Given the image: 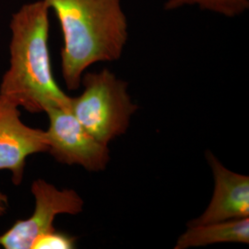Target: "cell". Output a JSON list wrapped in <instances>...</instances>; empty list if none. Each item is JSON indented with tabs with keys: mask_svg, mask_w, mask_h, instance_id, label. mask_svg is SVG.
<instances>
[{
	"mask_svg": "<svg viewBox=\"0 0 249 249\" xmlns=\"http://www.w3.org/2000/svg\"><path fill=\"white\" fill-rule=\"evenodd\" d=\"M49 13L45 0L21 6L10 20L9 67L0 95L32 114L51 107L71 108V99L54 80L49 51Z\"/></svg>",
	"mask_w": 249,
	"mask_h": 249,
	"instance_id": "obj_1",
	"label": "cell"
},
{
	"mask_svg": "<svg viewBox=\"0 0 249 249\" xmlns=\"http://www.w3.org/2000/svg\"><path fill=\"white\" fill-rule=\"evenodd\" d=\"M45 1L61 28V70L68 89L80 88L91 65L121 57L128 39L122 0Z\"/></svg>",
	"mask_w": 249,
	"mask_h": 249,
	"instance_id": "obj_2",
	"label": "cell"
},
{
	"mask_svg": "<svg viewBox=\"0 0 249 249\" xmlns=\"http://www.w3.org/2000/svg\"><path fill=\"white\" fill-rule=\"evenodd\" d=\"M81 83L84 89L80 96L71 99V111L86 130L108 145L125 133L137 111L128 84L107 69L83 74Z\"/></svg>",
	"mask_w": 249,
	"mask_h": 249,
	"instance_id": "obj_3",
	"label": "cell"
},
{
	"mask_svg": "<svg viewBox=\"0 0 249 249\" xmlns=\"http://www.w3.org/2000/svg\"><path fill=\"white\" fill-rule=\"evenodd\" d=\"M36 206L28 219L19 220L0 235L5 249H32L36 239L55 230L53 222L60 214L76 215L82 212L84 201L73 189H58L44 179H36L31 187Z\"/></svg>",
	"mask_w": 249,
	"mask_h": 249,
	"instance_id": "obj_4",
	"label": "cell"
},
{
	"mask_svg": "<svg viewBox=\"0 0 249 249\" xmlns=\"http://www.w3.org/2000/svg\"><path fill=\"white\" fill-rule=\"evenodd\" d=\"M48 152L63 164L80 165L89 172L106 169L110 160L106 144L100 142L74 116L71 108L51 107L45 111Z\"/></svg>",
	"mask_w": 249,
	"mask_h": 249,
	"instance_id": "obj_5",
	"label": "cell"
},
{
	"mask_svg": "<svg viewBox=\"0 0 249 249\" xmlns=\"http://www.w3.org/2000/svg\"><path fill=\"white\" fill-rule=\"evenodd\" d=\"M19 107L0 95V170H8L12 183L19 186L24 178L28 157L48 151L45 130L24 124Z\"/></svg>",
	"mask_w": 249,
	"mask_h": 249,
	"instance_id": "obj_6",
	"label": "cell"
},
{
	"mask_svg": "<svg viewBox=\"0 0 249 249\" xmlns=\"http://www.w3.org/2000/svg\"><path fill=\"white\" fill-rule=\"evenodd\" d=\"M207 159L213 174V196L204 213L187 225L249 218V177L227 169L210 151Z\"/></svg>",
	"mask_w": 249,
	"mask_h": 249,
	"instance_id": "obj_7",
	"label": "cell"
},
{
	"mask_svg": "<svg viewBox=\"0 0 249 249\" xmlns=\"http://www.w3.org/2000/svg\"><path fill=\"white\" fill-rule=\"evenodd\" d=\"M187 226L188 229L179 236L175 249L199 248L219 243H249V218Z\"/></svg>",
	"mask_w": 249,
	"mask_h": 249,
	"instance_id": "obj_8",
	"label": "cell"
},
{
	"mask_svg": "<svg viewBox=\"0 0 249 249\" xmlns=\"http://www.w3.org/2000/svg\"><path fill=\"white\" fill-rule=\"evenodd\" d=\"M186 6H197L202 10L233 18L249 8V0H166L163 9L174 11Z\"/></svg>",
	"mask_w": 249,
	"mask_h": 249,
	"instance_id": "obj_9",
	"label": "cell"
},
{
	"mask_svg": "<svg viewBox=\"0 0 249 249\" xmlns=\"http://www.w3.org/2000/svg\"><path fill=\"white\" fill-rule=\"evenodd\" d=\"M77 238L63 231L53 230L39 236L32 249H72L76 248Z\"/></svg>",
	"mask_w": 249,
	"mask_h": 249,
	"instance_id": "obj_10",
	"label": "cell"
},
{
	"mask_svg": "<svg viewBox=\"0 0 249 249\" xmlns=\"http://www.w3.org/2000/svg\"><path fill=\"white\" fill-rule=\"evenodd\" d=\"M8 204H9V198L7 195L0 190V217L6 213L8 210Z\"/></svg>",
	"mask_w": 249,
	"mask_h": 249,
	"instance_id": "obj_11",
	"label": "cell"
}]
</instances>
